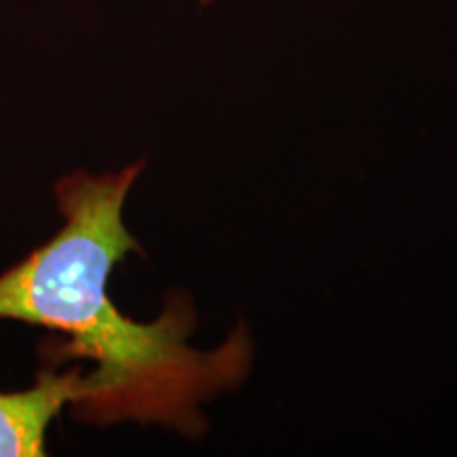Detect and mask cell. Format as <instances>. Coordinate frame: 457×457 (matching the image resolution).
I'll return each instance as SVG.
<instances>
[{
	"label": "cell",
	"mask_w": 457,
	"mask_h": 457,
	"mask_svg": "<svg viewBox=\"0 0 457 457\" xmlns=\"http://www.w3.org/2000/svg\"><path fill=\"white\" fill-rule=\"evenodd\" d=\"M142 170L145 162H138L112 174L74 171L57 182L64 225L0 276V320L66 335L54 350L55 362H94L71 404L77 420L162 424L199 436L205 430L202 404L242 384L253 364V341L239 327L214 350L193 347L195 310L187 295H171L153 322H136L112 303V267L140 250L123 208Z\"/></svg>",
	"instance_id": "cell-1"
},
{
	"label": "cell",
	"mask_w": 457,
	"mask_h": 457,
	"mask_svg": "<svg viewBox=\"0 0 457 457\" xmlns=\"http://www.w3.org/2000/svg\"><path fill=\"white\" fill-rule=\"evenodd\" d=\"M83 392V370L45 369L37 384L21 392H0V457L45 455L51 421Z\"/></svg>",
	"instance_id": "cell-2"
},
{
	"label": "cell",
	"mask_w": 457,
	"mask_h": 457,
	"mask_svg": "<svg viewBox=\"0 0 457 457\" xmlns=\"http://www.w3.org/2000/svg\"><path fill=\"white\" fill-rule=\"evenodd\" d=\"M214 0H199V4H202V7H205V4H212Z\"/></svg>",
	"instance_id": "cell-3"
}]
</instances>
